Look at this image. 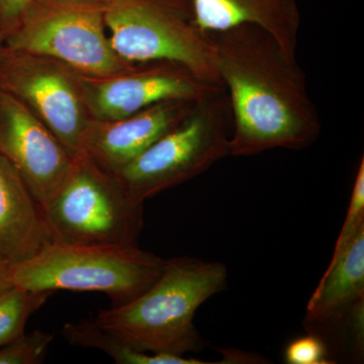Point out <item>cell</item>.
Wrapping results in <instances>:
<instances>
[{"mask_svg":"<svg viewBox=\"0 0 364 364\" xmlns=\"http://www.w3.org/2000/svg\"><path fill=\"white\" fill-rule=\"evenodd\" d=\"M198 100L162 102L126 119L90 124L82 152L98 166L117 174L181 123Z\"/></svg>","mask_w":364,"mask_h":364,"instance_id":"cell-11","label":"cell"},{"mask_svg":"<svg viewBox=\"0 0 364 364\" xmlns=\"http://www.w3.org/2000/svg\"><path fill=\"white\" fill-rule=\"evenodd\" d=\"M33 0H0V14L9 21L16 20L26 13Z\"/></svg>","mask_w":364,"mask_h":364,"instance_id":"cell-20","label":"cell"},{"mask_svg":"<svg viewBox=\"0 0 364 364\" xmlns=\"http://www.w3.org/2000/svg\"><path fill=\"white\" fill-rule=\"evenodd\" d=\"M54 336L36 330L0 348V364H39L44 363Z\"/></svg>","mask_w":364,"mask_h":364,"instance_id":"cell-17","label":"cell"},{"mask_svg":"<svg viewBox=\"0 0 364 364\" xmlns=\"http://www.w3.org/2000/svg\"><path fill=\"white\" fill-rule=\"evenodd\" d=\"M172 4H178V6L188 7V0H166Z\"/></svg>","mask_w":364,"mask_h":364,"instance_id":"cell-23","label":"cell"},{"mask_svg":"<svg viewBox=\"0 0 364 364\" xmlns=\"http://www.w3.org/2000/svg\"><path fill=\"white\" fill-rule=\"evenodd\" d=\"M193 72L163 62L154 68L100 80L85 87L86 104L100 122L126 119L168 100H196L214 90Z\"/></svg>","mask_w":364,"mask_h":364,"instance_id":"cell-10","label":"cell"},{"mask_svg":"<svg viewBox=\"0 0 364 364\" xmlns=\"http://www.w3.org/2000/svg\"><path fill=\"white\" fill-rule=\"evenodd\" d=\"M112 50L132 63L168 62L210 85H223L208 33L188 7L166 0H117L105 11Z\"/></svg>","mask_w":364,"mask_h":364,"instance_id":"cell-6","label":"cell"},{"mask_svg":"<svg viewBox=\"0 0 364 364\" xmlns=\"http://www.w3.org/2000/svg\"><path fill=\"white\" fill-rule=\"evenodd\" d=\"M328 348L318 336L310 334L299 337L287 345L284 359L289 364H328Z\"/></svg>","mask_w":364,"mask_h":364,"instance_id":"cell-19","label":"cell"},{"mask_svg":"<svg viewBox=\"0 0 364 364\" xmlns=\"http://www.w3.org/2000/svg\"><path fill=\"white\" fill-rule=\"evenodd\" d=\"M54 291H31L13 286L0 293V348L25 334L28 318Z\"/></svg>","mask_w":364,"mask_h":364,"instance_id":"cell-16","label":"cell"},{"mask_svg":"<svg viewBox=\"0 0 364 364\" xmlns=\"http://www.w3.org/2000/svg\"><path fill=\"white\" fill-rule=\"evenodd\" d=\"M208 35L231 109L230 155L249 157L313 145L322 124L296 59L257 26Z\"/></svg>","mask_w":364,"mask_h":364,"instance_id":"cell-1","label":"cell"},{"mask_svg":"<svg viewBox=\"0 0 364 364\" xmlns=\"http://www.w3.org/2000/svg\"><path fill=\"white\" fill-rule=\"evenodd\" d=\"M58 1L66 2V4H79L80 1H83V4H85V1H92V2H112L117 1V0H58Z\"/></svg>","mask_w":364,"mask_h":364,"instance_id":"cell-22","label":"cell"},{"mask_svg":"<svg viewBox=\"0 0 364 364\" xmlns=\"http://www.w3.org/2000/svg\"><path fill=\"white\" fill-rule=\"evenodd\" d=\"M143 203L116 174L85 152L74 157L68 176L43 208L52 241L73 245L138 246Z\"/></svg>","mask_w":364,"mask_h":364,"instance_id":"cell-4","label":"cell"},{"mask_svg":"<svg viewBox=\"0 0 364 364\" xmlns=\"http://www.w3.org/2000/svg\"><path fill=\"white\" fill-rule=\"evenodd\" d=\"M221 262L196 258L165 259L161 274L141 296L100 311L95 323L138 351L184 356L203 347L193 324L198 309L226 287Z\"/></svg>","mask_w":364,"mask_h":364,"instance_id":"cell-2","label":"cell"},{"mask_svg":"<svg viewBox=\"0 0 364 364\" xmlns=\"http://www.w3.org/2000/svg\"><path fill=\"white\" fill-rule=\"evenodd\" d=\"M232 114L224 86L196 102L188 116L119 173L138 202L191 181L230 155Z\"/></svg>","mask_w":364,"mask_h":364,"instance_id":"cell-5","label":"cell"},{"mask_svg":"<svg viewBox=\"0 0 364 364\" xmlns=\"http://www.w3.org/2000/svg\"><path fill=\"white\" fill-rule=\"evenodd\" d=\"M13 267L11 261L0 257V293L14 286Z\"/></svg>","mask_w":364,"mask_h":364,"instance_id":"cell-21","label":"cell"},{"mask_svg":"<svg viewBox=\"0 0 364 364\" xmlns=\"http://www.w3.org/2000/svg\"><path fill=\"white\" fill-rule=\"evenodd\" d=\"M165 259L139 246L73 245L52 241L14 264V286L31 291H98L112 306L133 301L153 286Z\"/></svg>","mask_w":364,"mask_h":364,"instance_id":"cell-3","label":"cell"},{"mask_svg":"<svg viewBox=\"0 0 364 364\" xmlns=\"http://www.w3.org/2000/svg\"><path fill=\"white\" fill-rule=\"evenodd\" d=\"M364 227V158H361L355 181H354L353 191H352L350 203L347 210L346 218L343 227L338 236V240L335 244L334 252L332 254L333 262L353 240L356 234Z\"/></svg>","mask_w":364,"mask_h":364,"instance_id":"cell-18","label":"cell"},{"mask_svg":"<svg viewBox=\"0 0 364 364\" xmlns=\"http://www.w3.org/2000/svg\"><path fill=\"white\" fill-rule=\"evenodd\" d=\"M62 334L69 344L98 349L119 364H208V361L196 358L136 350L114 335L105 331L95 320L67 323Z\"/></svg>","mask_w":364,"mask_h":364,"instance_id":"cell-15","label":"cell"},{"mask_svg":"<svg viewBox=\"0 0 364 364\" xmlns=\"http://www.w3.org/2000/svg\"><path fill=\"white\" fill-rule=\"evenodd\" d=\"M105 11L87 4L41 9L26 18L9 45L32 56L49 57L95 76L126 70L105 32Z\"/></svg>","mask_w":364,"mask_h":364,"instance_id":"cell-7","label":"cell"},{"mask_svg":"<svg viewBox=\"0 0 364 364\" xmlns=\"http://www.w3.org/2000/svg\"><path fill=\"white\" fill-rule=\"evenodd\" d=\"M51 242L42 205L13 165L0 155V257L18 264Z\"/></svg>","mask_w":364,"mask_h":364,"instance_id":"cell-13","label":"cell"},{"mask_svg":"<svg viewBox=\"0 0 364 364\" xmlns=\"http://www.w3.org/2000/svg\"><path fill=\"white\" fill-rule=\"evenodd\" d=\"M364 299V227L338 257L330 262L311 296L306 324L328 325L344 317Z\"/></svg>","mask_w":364,"mask_h":364,"instance_id":"cell-14","label":"cell"},{"mask_svg":"<svg viewBox=\"0 0 364 364\" xmlns=\"http://www.w3.org/2000/svg\"><path fill=\"white\" fill-rule=\"evenodd\" d=\"M0 155L13 165L42 208L65 181L74 159L11 93L0 95Z\"/></svg>","mask_w":364,"mask_h":364,"instance_id":"cell-8","label":"cell"},{"mask_svg":"<svg viewBox=\"0 0 364 364\" xmlns=\"http://www.w3.org/2000/svg\"><path fill=\"white\" fill-rule=\"evenodd\" d=\"M7 86L72 157L82 152L90 124L85 116L82 98L65 71L42 60H23L9 72Z\"/></svg>","mask_w":364,"mask_h":364,"instance_id":"cell-9","label":"cell"},{"mask_svg":"<svg viewBox=\"0 0 364 364\" xmlns=\"http://www.w3.org/2000/svg\"><path fill=\"white\" fill-rule=\"evenodd\" d=\"M195 25L205 33L254 26L296 59L301 11L298 0H188Z\"/></svg>","mask_w":364,"mask_h":364,"instance_id":"cell-12","label":"cell"}]
</instances>
